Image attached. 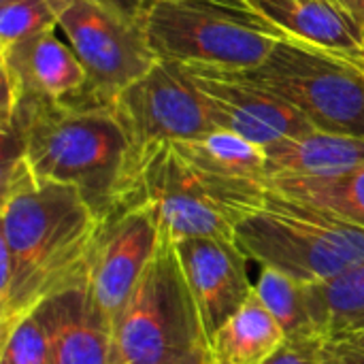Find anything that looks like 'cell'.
Wrapping results in <instances>:
<instances>
[{
	"label": "cell",
	"mask_w": 364,
	"mask_h": 364,
	"mask_svg": "<svg viewBox=\"0 0 364 364\" xmlns=\"http://www.w3.org/2000/svg\"><path fill=\"white\" fill-rule=\"evenodd\" d=\"M0 337L58 290L90 273L102 220L68 183L45 179L23 156L2 164Z\"/></svg>",
	"instance_id": "cell-1"
},
{
	"label": "cell",
	"mask_w": 364,
	"mask_h": 364,
	"mask_svg": "<svg viewBox=\"0 0 364 364\" xmlns=\"http://www.w3.org/2000/svg\"><path fill=\"white\" fill-rule=\"evenodd\" d=\"M2 136L4 162L23 156L36 175L75 186L100 220L122 205L134 151L113 107L19 98Z\"/></svg>",
	"instance_id": "cell-2"
},
{
	"label": "cell",
	"mask_w": 364,
	"mask_h": 364,
	"mask_svg": "<svg viewBox=\"0 0 364 364\" xmlns=\"http://www.w3.org/2000/svg\"><path fill=\"white\" fill-rule=\"evenodd\" d=\"M132 151L122 205L145 203L173 239H235L237 224L269 194V183L226 179L192 166L166 141Z\"/></svg>",
	"instance_id": "cell-3"
},
{
	"label": "cell",
	"mask_w": 364,
	"mask_h": 364,
	"mask_svg": "<svg viewBox=\"0 0 364 364\" xmlns=\"http://www.w3.org/2000/svg\"><path fill=\"white\" fill-rule=\"evenodd\" d=\"M235 243L247 260L303 286L328 282L364 260V228L273 190L237 224Z\"/></svg>",
	"instance_id": "cell-4"
},
{
	"label": "cell",
	"mask_w": 364,
	"mask_h": 364,
	"mask_svg": "<svg viewBox=\"0 0 364 364\" xmlns=\"http://www.w3.org/2000/svg\"><path fill=\"white\" fill-rule=\"evenodd\" d=\"M141 30L158 60L250 70L286 38L247 0H145Z\"/></svg>",
	"instance_id": "cell-5"
},
{
	"label": "cell",
	"mask_w": 364,
	"mask_h": 364,
	"mask_svg": "<svg viewBox=\"0 0 364 364\" xmlns=\"http://www.w3.org/2000/svg\"><path fill=\"white\" fill-rule=\"evenodd\" d=\"M113 333L119 364H213L211 339L166 230Z\"/></svg>",
	"instance_id": "cell-6"
},
{
	"label": "cell",
	"mask_w": 364,
	"mask_h": 364,
	"mask_svg": "<svg viewBox=\"0 0 364 364\" xmlns=\"http://www.w3.org/2000/svg\"><path fill=\"white\" fill-rule=\"evenodd\" d=\"M239 73L290 102L311 128L364 139L363 64L282 38L260 66Z\"/></svg>",
	"instance_id": "cell-7"
},
{
	"label": "cell",
	"mask_w": 364,
	"mask_h": 364,
	"mask_svg": "<svg viewBox=\"0 0 364 364\" xmlns=\"http://www.w3.org/2000/svg\"><path fill=\"white\" fill-rule=\"evenodd\" d=\"M113 113L132 149L160 141H190L222 130L188 66L171 60H158L141 79L124 87L113 100Z\"/></svg>",
	"instance_id": "cell-8"
},
{
	"label": "cell",
	"mask_w": 364,
	"mask_h": 364,
	"mask_svg": "<svg viewBox=\"0 0 364 364\" xmlns=\"http://www.w3.org/2000/svg\"><path fill=\"white\" fill-rule=\"evenodd\" d=\"M58 28L87 70L90 87L109 105L156 62L141 23H132L96 0H51Z\"/></svg>",
	"instance_id": "cell-9"
},
{
	"label": "cell",
	"mask_w": 364,
	"mask_h": 364,
	"mask_svg": "<svg viewBox=\"0 0 364 364\" xmlns=\"http://www.w3.org/2000/svg\"><path fill=\"white\" fill-rule=\"evenodd\" d=\"M164 228L145 203H124L102 220L90 258V288L115 324L154 260Z\"/></svg>",
	"instance_id": "cell-10"
},
{
	"label": "cell",
	"mask_w": 364,
	"mask_h": 364,
	"mask_svg": "<svg viewBox=\"0 0 364 364\" xmlns=\"http://www.w3.org/2000/svg\"><path fill=\"white\" fill-rule=\"evenodd\" d=\"M188 73L209 100L222 130H230L260 147L316 130L290 102L252 83L239 70L188 66Z\"/></svg>",
	"instance_id": "cell-11"
},
{
	"label": "cell",
	"mask_w": 364,
	"mask_h": 364,
	"mask_svg": "<svg viewBox=\"0 0 364 364\" xmlns=\"http://www.w3.org/2000/svg\"><path fill=\"white\" fill-rule=\"evenodd\" d=\"M2 70V124L15 111L19 98H43L70 105L96 102L90 77L70 45L53 30L0 51Z\"/></svg>",
	"instance_id": "cell-12"
},
{
	"label": "cell",
	"mask_w": 364,
	"mask_h": 364,
	"mask_svg": "<svg viewBox=\"0 0 364 364\" xmlns=\"http://www.w3.org/2000/svg\"><path fill=\"white\" fill-rule=\"evenodd\" d=\"M173 243L205 331L213 341L218 331L254 294L247 256L235 239L224 237H188L173 239Z\"/></svg>",
	"instance_id": "cell-13"
},
{
	"label": "cell",
	"mask_w": 364,
	"mask_h": 364,
	"mask_svg": "<svg viewBox=\"0 0 364 364\" xmlns=\"http://www.w3.org/2000/svg\"><path fill=\"white\" fill-rule=\"evenodd\" d=\"M49 346V364H119L113 322L100 309L90 288V273L36 307Z\"/></svg>",
	"instance_id": "cell-14"
},
{
	"label": "cell",
	"mask_w": 364,
	"mask_h": 364,
	"mask_svg": "<svg viewBox=\"0 0 364 364\" xmlns=\"http://www.w3.org/2000/svg\"><path fill=\"white\" fill-rule=\"evenodd\" d=\"M286 38L364 62V30L339 0H247Z\"/></svg>",
	"instance_id": "cell-15"
},
{
	"label": "cell",
	"mask_w": 364,
	"mask_h": 364,
	"mask_svg": "<svg viewBox=\"0 0 364 364\" xmlns=\"http://www.w3.org/2000/svg\"><path fill=\"white\" fill-rule=\"evenodd\" d=\"M269 179L333 177L364 164V139L309 130L264 147Z\"/></svg>",
	"instance_id": "cell-16"
},
{
	"label": "cell",
	"mask_w": 364,
	"mask_h": 364,
	"mask_svg": "<svg viewBox=\"0 0 364 364\" xmlns=\"http://www.w3.org/2000/svg\"><path fill=\"white\" fill-rule=\"evenodd\" d=\"M284 343V328L254 290L245 305L213 337V364H264Z\"/></svg>",
	"instance_id": "cell-17"
},
{
	"label": "cell",
	"mask_w": 364,
	"mask_h": 364,
	"mask_svg": "<svg viewBox=\"0 0 364 364\" xmlns=\"http://www.w3.org/2000/svg\"><path fill=\"white\" fill-rule=\"evenodd\" d=\"M173 147L186 162L205 173L226 179L269 183L264 147L230 130H215L198 139L175 141Z\"/></svg>",
	"instance_id": "cell-18"
},
{
	"label": "cell",
	"mask_w": 364,
	"mask_h": 364,
	"mask_svg": "<svg viewBox=\"0 0 364 364\" xmlns=\"http://www.w3.org/2000/svg\"><path fill=\"white\" fill-rule=\"evenodd\" d=\"M305 299L316 335L326 341L364 328V260L341 275L305 286Z\"/></svg>",
	"instance_id": "cell-19"
},
{
	"label": "cell",
	"mask_w": 364,
	"mask_h": 364,
	"mask_svg": "<svg viewBox=\"0 0 364 364\" xmlns=\"http://www.w3.org/2000/svg\"><path fill=\"white\" fill-rule=\"evenodd\" d=\"M269 190L331 211L364 228V164L333 177L269 179Z\"/></svg>",
	"instance_id": "cell-20"
},
{
	"label": "cell",
	"mask_w": 364,
	"mask_h": 364,
	"mask_svg": "<svg viewBox=\"0 0 364 364\" xmlns=\"http://www.w3.org/2000/svg\"><path fill=\"white\" fill-rule=\"evenodd\" d=\"M254 290L262 305L269 309V314L284 328L286 339L318 337L309 318L303 284L284 275L282 271L260 267V275L254 284Z\"/></svg>",
	"instance_id": "cell-21"
},
{
	"label": "cell",
	"mask_w": 364,
	"mask_h": 364,
	"mask_svg": "<svg viewBox=\"0 0 364 364\" xmlns=\"http://www.w3.org/2000/svg\"><path fill=\"white\" fill-rule=\"evenodd\" d=\"M58 26L51 0H9L0 4V51Z\"/></svg>",
	"instance_id": "cell-22"
},
{
	"label": "cell",
	"mask_w": 364,
	"mask_h": 364,
	"mask_svg": "<svg viewBox=\"0 0 364 364\" xmlns=\"http://www.w3.org/2000/svg\"><path fill=\"white\" fill-rule=\"evenodd\" d=\"M51 346L49 335L36 314H30L13 326L2 339L0 364H49Z\"/></svg>",
	"instance_id": "cell-23"
},
{
	"label": "cell",
	"mask_w": 364,
	"mask_h": 364,
	"mask_svg": "<svg viewBox=\"0 0 364 364\" xmlns=\"http://www.w3.org/2000/svg\"><path fill=\"white\" fill-rule=\"evenodd\" d=\"M264 364H324V341L320 337L286 339Z\"/></svg>",
	"instance_id": "cell-24"
},
{
	"label": "cell",
	"mask_w": 364,
	"mask_h": 364,
	"mask_svg": "<svg viewBox=\"0 0 364 364\" xmlns=\"http://www.w3.org/2000/svg\"><path fill=\"white\" fill-rule=\"evenodd\" d=\"M324 356L341 364H364V328L326 339Z\"/></svg>",
	"instance_id": "cell-25"
},
{
	"label": "cell",
	"mask_w": 364,
	"mask_h": 364,
	"mask_svg": "<svg viewBox=\"0 0 364 364\" xmlns=\"http://www.w3.org/2000/svg\"><path fill=\"white\" fill-rule=\"evenodd\" d=\"M96 2H100L102 6L111 9L113 13L122 15L124 19H128L132 23H139L141 11L145 4V0H96Z\"/></svg>",
	"instance_id": "cell-26"
},
{
	"label": "cell",
	"mask_w": 364,
	"mask_h": 364,
	"mask_svg": "<svg viewBox=\"0 0 364 364\" xmlns=\"http://www.w3.org/2000/svg\"><path fill=\"white\" fill-rule=\"evenodd\" d=\"M354 17H356V21L363 26L364 30V0H339Z\"/></svg>",
	"instance_id": "cell-27"
},
{
	"label": "cell",
	"mask_w": 364,
	"mask_h": 364,
	"mask_svg": "<svg viewBox=\"0 0 364 364\" xmlns=\"http://www.w3.org/2000/svg\"><path fill=\"white\" fill-rule=\"evenodd\" d=\"M324 364H341V363H337V360H333V358H326V356H324Z\"/></svg>",
	"instance_id": "cell-28"
},
{
	"label": "cell",
	"mask_w": 364,
	"mask_h": 364,
	"mask_svg": "<svg viewBox=\"0 0 364 364\" xmlns=\"http://www.w3.org/2000/svg\"><path fill=\"white\" fill-rule=\"evenodd\" d=\"M2 2H9V0H0V4H2Z\"/></svg>",
	"instance_id": "cell-29"
},
{
	"label": "cell",
	"mask_w": 364,
	"mask_h": 364,
	"mask_svg": "<svg viewBox=\"0 0 364 364\" xmlns=\"http://www.w3.org/2000/svg\"><path fill=\"white\" fill-rule=\"evenodd\" d=\"M363 66H364V64H363Z\"/></svg>",
	"instance_id": "cell-30"
},
{
	"label": "cell",
	"mask_w": 364,
	"mask_h": 364,
	"mask_svg": "<svg viewBox=\"0 0 364 364\" xmlns=\"http://www.w3.org/2000/svg\"><path fill=\"white\" fill-rule=\"evenodd\" d=\"M363 64H364V62H363Z\"/></svg>",
	"instance_id": "cell-31"
}]
</instances>
